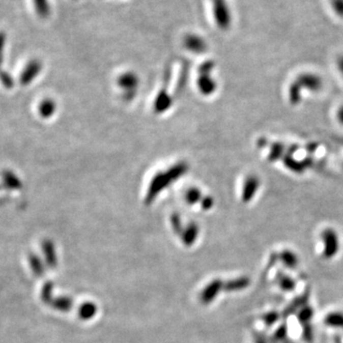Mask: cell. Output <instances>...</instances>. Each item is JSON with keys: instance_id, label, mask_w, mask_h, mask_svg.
<instances>
[{"instance_id": "cell-15", "label": "cell", "mask_w": 343, "mask_h": 343, "mask_svg": "<svg viewBox=\"0 0 343 343\" xmlns=\"http://www.w3.org/2000/svg\"><path fill=\"white\" fill-rule=\"evenodd\" d=\"M296 316L299 320L300 325L303 326L306 324L312 323L313 316H315V310H313V307L308 303L304 307H302L299 312L296 313Z\"/></svg>"}, {"instance_id": "cell-17", "label": "cell", "mask_w": 343, "mask_h": 343, "mask_svg": "<svg viewBox=\"0 0 343 343\" xmlns=\"http://www.w3.org/2000/svg\"><path fill=\"white\" fill-rule=\"evenodd\" d=\"M42 250L44 253L47 264L52 268L56 263V256L54 253V247L52 245V242L49 240H45L42 244Z\"/></svg>"}, {"instance_id": "cell-26", "label": "cell", "mask_w": 343, "mask_h": 343, "mask_svg": "<svg viewBox=\"0 0 343 343\" xmlns=\"http://www.w3.org/2000/svg\"><path fill=\"white\" fill-rule=\"evenodd\" d=\"M331 6L338 17L343 18V0H331Z\"/></svg>"}, {"instance_id": "cell-10", "label": "cell", "mask_w": 343, "mask_h": 343, "mask_svg": "<svg viewBox=\"0 0 343 343\" xmlns=\"http://www.w3.org/2000/svg\"><path fill=\"white\" fill-rule=\"evenodd\" d=\"M325 326L333 329L343 330V312L334 311L327 313L323 320Z\"/></svg>"}, {"instance_id": "cell-3", "label": "cell", "mask_w": 343, "mask_h": 343, "mask_svg": "<svg viewBox=\"0 0 343 343\" xmlns=\"http://www.w3.org/2000/svg\"><path fill=\"white\" fill-rule=\"evenodd\" d=\"M296 81L300 85L301 89L311 93H318L323 88L322 77L313 73H302L297 76Z\"/></svg>"}, {"instance_id": "cell-7", "label": "cell", "mask_w": 343, "mask_h": 343, "mask_svg": "<svg viewBox=\"0 0 343 343\" xmlns=\"http://www.w3.org/2000/svg\"><path fill=\"white\" fill-rule=\"evenodd\" d=\"M40 71H41L40 62L38 60H32L24 69L22 74L20 75V82L22 85H28L36 78V76L40 73Z\"/></svg>"}, {"instance_id": "cell-9", "label": "cell", "mask_w": 343, "mask_h": 343, "mask_svg": "<svg viewBox=\"0 0 343 343\" xmlns=\"http://www.w3.org/2000/svg\"><path fill=\"white\" fill-rule=\"evenodd\" d=\"M283 162L284 166L289 170V171L293 172L295 174H302L306 171L305 167L302 163V160H299L293 155H289V154H285L283 158L281 159Z\"/></svg>"}, {"instance_id": "cell-34", "label": "cell", "mask_w": 343, "mask_h": 343, "mask_svg": "<svg viewBox=\"0 0 343 343\" xmlns=\"http://www.w3.org/2000/svg\"><path fill=\"white\" fill-rule=\"evenodd\" d=\"M267 143H268V141L265 137H260V139L258 140V146L260 148H264L267 145Z\"/></svg>"}, {"instance_id": "cell-20", "label": "cell", "mask_w": 343, "mask_h": 343, "mask_svg": "<svg viewBox=\"0 0 343 343\" xmlns=\"http://www.w3.org/2000/svg\"><path fill=\"white\" fill-rule=\"evenodd\" d=\"M3 183L9 189H19L21 188V182L18 178L12 172L6 171L3 174Z\"/></svg>"}, {"instance_id": "cell-11", "label": "cell", "mask_w": 343, "mask_h": 343, "mask_svg": "<svg viewBox=\"0 0 343 343\" xmlns=\"http://www.w3.org/2000/svg\"><path fill=\"white\" fill-rule=\"evenodd\" d=\"M251 279L248 276H239L232 279L225 285V290L228 292L242 291L250 286Z\"/></svg>"}, {"instance_id": "cell-12", "label": "cell", "mask_w": 343, "mask_h": 343, "mask_svg": "<svg viewBox=\"0 0 343 343\" xmlns=\"http://www.w3.org/2000/svg\"><path fill=\"white\" fill-rule=\"evenodd\" d=\"M285 154H286V147L282 142H273L270 147L268 160L270 162H276L278 160H281Z\"/></svg>"}, {"instance_id": "cell-14", "label": "cell", "mask_w": 343, "mask_h": 343, "mask_svg": "<svg viewBox=\"0 0 343 343\" xmlns=\"http://www.w3.org/2000/svg\"><path fill=\"white\" fill-rule=\"evenodd\" d=\"M185 45L190 51L193 52H202L206 49L205 41L202 38L194 35H190L185 38Z\"/></svg>"}, {"instance_id": "cell-23", "label": "cell", "mask_w": 343, "mask_h": 343, "mask_svg": "<svg viewBox=\"0 0 343 343\" xmlns=\"http://www.w3.org/2000/svg\"><path fill=\"white\" fill-rule=\"evenodd\" d=\"M54 111H55V103L50 99L44 100L39 106V112L41 117L46 118V119L52 117Z\"/></svg>"}, {"instance_id": "cell-28", "label": "cell", "mask_w": 343, "mask_h": 343, "mask_svg": "<svg viewBox=\"0 0 343 343\" xmlns=\"http://www.w3.org/2000/svg\"><path fill=\"white\" fill-rule=\"evenodd\" d=\"M254 343H270V339L264 334L261 332L254 333Z\"/></svg>"}, {"instance_id": "cell-1", "label": "cell", "mask_w": 343, "mask_h": 343, "mask_svg": "<svg viewBox=\"0 0 343 343\" xmlns=\"http://www.w3.org/2000/svg\"><path fill=\"white\" fill-rule=\"evenodd\" d=\"M322 241V256L323 259L331 261L337 255L340 249V239L338 233L334 228H326L321 232Z\"/></svg>"}, {"instance_id": "cell-25", "label": "cell", "mask_w": 343, "mask_h": 343, "mask_svg": "<svg viewBox=\"0 0 343 343\" xmlns=\"http://www.w3.org/2000/svg\"><path fill=\"white\" fill-rule=\"evenodd\" d=\"M52 284L51 282L45 284L43 286V289L41 292V299L44 302H50L51 301V296H52Z\"/></svg>"}, {"instance_id": "cell-32", "label": "cell", "mask_w": 343, "mask_h": 343, "mask_svg": "<svg viewBox=\"0 0 343 343\" xmlns=\"http://www.w3.org/2000/svg\"><path fill=\"white\" fill-rule=\"evenodd\" d=\"M336 65H337V69L340 73V75H342L343 77V55H340L337 60H336Z\"/></svg>"}, {"instance_id": "cell-30", "label": "cell", "mask_w": 343, "mask_h": 343, "mask_svg": "<svg viewBox=\"0 0 343 343\" xmlns=\"http://www.w3.org/2000/svg\"><path fill=\"white\" fill-rule=\"evenodd\" d=\"M302 163L304 165L306 170L311 168L313 164V159L311 157H306L302 159Z\"/></svg>"}, {"instance_id": "cell-16", "label": "cell", "mask_w": 343, "mask_h": 343, "mask_svg": "<svg viewBox=\"0 0 343 343\" xmlns=\"http://www.w3.org/2000/svg\"><path fill=\"white\" fill-rule=\"evenodd\" d=\"M270 343H284L288 339V326L287 323L283 322L280 324L272 336L269 337Z\"/></svg>"}, {"instance_id": "cell-18", "label": "cell", "mask_w": 343, "mask_h": 343, "mask_svg": "<svg viewBox=\"0 0 343 343\" xmlns=\"http://www.w3.org/2000/svg\"><path fill=\"white\" fill-rule=\"evenodd\" d=\"M33 4L38 16L46 18L51 14V6L49 0H33Z\"/></svg>"}, {"instance_id": "cell-27", "label": "cell", "mask_w": 343, "mask_h": 343, "mask_svg": "<svg viewBox=\"0 0 343 343\" xmlns=\"http://www.w3.org/2000/svg\"><path fill=\"white\" fill-rule=\"evenodd\" d=\"M0 79L1 81L3 83V85L7 88H12L14 86V80L13 78L10 76V75H8L7 73L5 72H1L0 73Z\"/></svg>"}, {"instance_id": "cell-24", "label": "cell", "mask_w": 343, "mask_h": 343, "mask_svg": "<svg viewBox=\"0 0 343 343\" xmlns=\"http://www.w3.org/2000/svg\"><path fill=\"white\" fill-rule=\"evenodd\" d=\"M302 327V338L307 343H312L313 341V327L312 323L306 324Z\"/></svg>"}, {"instance_id": "cell-13", "label": "cell", "mask_w": 343, "mask_h": 343, "mask_svg": "<svg viewBox=\"0 0 343 343\" xmlns=\"http://www.w3.org/2000/svg\"><path fill=\"white\" fill-rule=\"evenodd\" d=\"M302 91L300 85L296 81V79L290 84L288 88V100L293 106L299 105L302 100Z\"/></svg>"}, {"instance_id": "cell-6", "label": "cell", "mask_w": 343, "mask_h": 343, "mask_svg": "<svg viewBox=\"0 0 343 343\" xmlns=\"http://www.w3.org/2000/svg\"><path fill=\"white\" fill-rule=\"evenodd\" d=\"M277 260L282 263L285 268L296 270L299 267V255L291 249H283L277 254Z\"/></svg>"}, {"instance_id": "cell-33", "label": "cell", "mask_w": 343, "mask_h": 343, "mask_svg": "<svg viewBox=\"0 0 343 343\" xmlns=\"http://www.w3.org/2000/svg\"><path fill=\"white\" fill-rule=\"evenodd\" d=\"M336 119L338 120V122L343 125V105L338 109L337 113H336Z\"/></svg>"}, {"instance_id": "cell-4", "label": "cell", "mask_w": 343, "mask_h": 343, "mask_svg": "<svg viewBox=\"0 0 343 343\" xmlns=\"http://www.w3.org/2000/svg\"><path fill=\"white\" fill-rule=\"evenodd\" d=\"M261 179L256 176L251 175L247 177L244 180L242 192H241V199L244 203H249L254 199L255 194H258L259 189L261 188Z\"/></svg>"}, {"instance_id": "cell-2", "label": "cell", "mask_w": 343, "mask_h": 343, "mask_svg": "<svg viewBox=\"0 0 343 343\" xmlns=\"http://www.w3.org/2000/svg\"><path fill=\"white\" fill-rule=\"evenodd\" d=\"M213 14L219 29L227 30L232 24V13L227 0H212Z\"/></svg>"}, {"instance_id": "cell-35", "label": "cell", "mask_w": 343, "mask_h": 343, "mask_svg": "<svg viewBox=\"0 0 343 343\" xmlns=\"http://www.w3.org/2000/svg\"><path fill=\"white\" fill-rule=\"evenodd\" d=\"M284 343H297V342H295V341H293L292 339H289V338H288V339H287V340H286V341H285V342Z\"/></svg>"}, {"instance_id": "cell-5", "label": "cell", "mask_w": 343, "mask_h": 343, "mask_svg": "<svg viewBox=\"0 0 343 343\" xmlns=\"http://www.w3.org/2000/svg\"><path fill=\"white\" fill-rule=\"evenodd\" d=\"M309 297H310V292L306 291L299 296L298 298L293 299V301L289 304V306L286 307L284 309L283 312L281 313V318L286 320L290 316L298 313L302 307H304L306 304L309 303Z\"/></svg>"}, {"instance_id": "cell-29", "label": "cell", "mask_w": 343, "mask_h": 343, "mask_svg": "<svg viewBox=\"0 0 343 343\" xmlns=\"http://www.w3.org/2000/svg\"><path fill=\"white\" fill-rule=\"evenodd\" d=\"M318 148H319V144L316 143V142H311V143H308L306 145V150H307V152L309 154H313V153H315L317 151Z\"/></svg>"}, {"instance_id": "cell-8", "label": "cell", "mask_w": 343, "mask_h": 343, "mask_svg": "<svg viewBox=\"0 0 343 343\" xmlns=\"http://www.w3.org/2000/svg\"><path fill=\"white\" fill-rule=\"evenodd\" d=\"M275 280L279 289L285 293H291L295 291L297 288L296 280L291 276L281 271L276 272Z\"/></svg>"}, {"instance_id": "cell-21", "label": "cell", "mask_w": 343, "mask_h": 343, "mask_svg": "<svg viewBox=\"0 0 343 343\" xmlns=\"http://www.w3.org/2000/svg\"><path fill=\"white\" fill-rule=\"evenodd\" d=\"M28 261L33 273L37 276H41L44 273L43 264L37 254H30L28 255Z\"/></svg>"}, {"instance_id": "cell-22", "label": "cell", "mask_w": 343, "mask_h": 343, "mask_svg": "<svg viewBox=\"0 0 343 343\" xmlns=\"http://www.w3.org/2000/svg\"><path fill=\"white\" fill-rule=\"evenodd\" d=\"M281 318V313H278L276 311H270L266 312L261 316V321L266 327H272L276 322L279 321Z\"/></svg>"}, {"instance_id": "cell-19", "label": "cell", "mask_w": 343, "mask_h": 343, "mask_svg": "<svg viewBox=\"0 0 343 343\" xmlns=\"http://www.w3.org/2000/svg\"><path fill=\"white\" fill-rule=\"evenodd\" d=\"M199 87L202 89V93L210 95L214 93L216 90V81L210 77L209 74H204L202 79L199 80Z\"/></svg>"}, {"instance_id": "cell-31", "label": "cell", "mask_w": 343, "mask_h": 343, "mask_svg": "<svg viewBox=\"0 0 343 343\" xmlns=\"http://www.w3.org/2000/svg\"><path fill=\"white\" fill-rule=\"evenodd\" d=\"M298 150H299V145H297V144H293V145H290V147H289L288 149H286V153H287V154H289V155H293V156H294V154H295V153H297V152H298Z\"/></svg>"}]
</instances>
